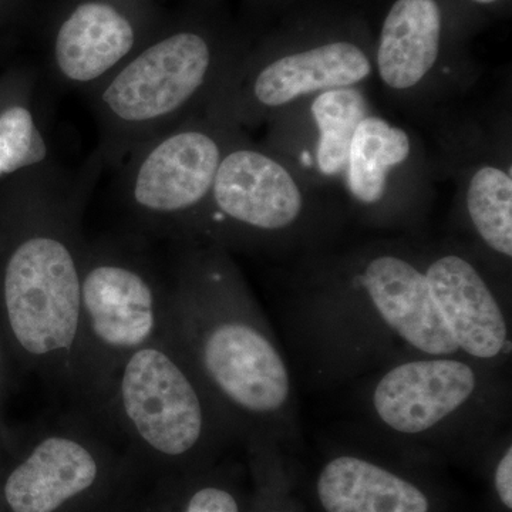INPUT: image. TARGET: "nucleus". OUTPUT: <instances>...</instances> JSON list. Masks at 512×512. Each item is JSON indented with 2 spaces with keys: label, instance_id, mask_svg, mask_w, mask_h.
Returning <instances> with one entry per match:
<instances>
[{
  "label": "nucleus",
  "instance_id": "obj_1",
  "mask_svg": "<svg viewBox=\"0 0 512 512\" xmlns=\"http://www.w3.org/2000/svg\"><path fill=\"white\" fill-rule=\"evenodd\" d=\"M165 285V335L234 439L279 444L295 406L291 370L229 252L178 242Z\"/></svg>",
  "mask_w": 512,
  "mask_h": 512
},
{
  "label": "nucleus",
  "instance_id": "obj_2",
  "mask_svg": "<svg viewBox=\"0 0 512 512\" xmlns=\"http://www.w3.org/2000/svg\"><path fill=\"white\" fill-rule=\"evenodd\" d=\"M86 181L55 165L30 190L0 247V328L19 365L77 397Z\"/></svg>",
  "mask_w": 512,
  "mask_h": 512
},
{
  "label": "nucleus",
  "instance_id": "obj_3",
  "mask_svg": "<svg viewBox=\"0 0 512 512\" xmlns=\"http://www.w3.org/2000/svg\"><path fill=\"white\" fill-rule=\"evenodd\" d=\"M309 318L322 346L346 367L461 356L431 295L423 256L407 245H366L320 269Z\"/></svg>",
  "mask_w": 512,
  "mask_h": 512
},
{
  "label": "nucleus",
  "instance_id": "obj_4",
  "mask_svg": "<svg viewBox=\"0 0 512 512\" xmlns=\"http://www.w3.org/2000/svg\"><path fill=\"white\" fill-rule=\"evenodd\" d=\"M156 478L220 463L231 430L177 346L165 335L121 362L87 412Z\"/></svg>",
  "mask_w": 512,
  "mask_h": 512
},
{
  "label": "nucleus",
  "instance_id": "obj_5",
  "mask_svg": "<svg viewBox=\"0 0 512 512\" xmlns=\"http://www.w3.org/2000/svg\"><path fill=\"white\" fill-rule=\"evenodd\" d=\"M495 367L461 356H416L383 367L367 392L377 426L410 463L476 457L500 419Z\"/></svg>",
  "mask_w": 512,
  "mask_h": 512
},
{
  "label": "nucleus",
  "instance_id": "obj_6",
  "mask_svg": "<svg viewBox=\"0 0 512 512\" xmlns=\"http://www.w3.org/2000/svg\"><path fill=\"white\" fill-rule=\"evenodd\" d=\"M232 64L197 30L141 46L89 93L101 160L119 164L148 138L204 110Z\"/></svg>",
  "mask_w": 512,
  "mask_h": 512
},
{
  "label": "nucleus",
  "instance_id": "obj_7",
  "mask_svg": "<svg viewBox=\"0 0 512 512\" xmlns=\"http://www.w3.org/2000/svg\"><path fill=\"white\" fill-rule=\"evenodd\" d=\"M138 234L87 241L77 397L87 412L126 357L164 332L165 278Z\"/></svg>",
  "mask_w": 512,
  "mask_h": 512
},
{
  "label": "nucleus",
  "instance_id": "obj_8",
  "mask_svg": "<svg viewBox=\"0 0 512 512\" xmlns=\"http://www.w3.org/2000/svg\"><path fill=\"white\" fill-rule=\"evenodd\" d=\"M89 414L36 431L0 480V512H133L143 471Z\"/></svg>",
  "mask_w": 512,
  "mask_h": 512
},
{
  "label": "nucleus",
  "instance_id": "obj_9",
  "mask_svg": "<svg viewBox=\"0 0 512 512\" xmlns=\"http://www.w3.org/2000/svg\"><path fill=\"white\" fill-rule=\"evenodd\" d=\"M241 130L204 109L134 148L121 161L119 194L136 234L192 241L222 157Z\"/></svg>",
  "mask_w": 512,
  "mask_h": 512
},
{
  "label": "nucleus",
  "instance_id": "obj_10",
  "mask_svg": "<svg viewBox=\"0 0 512 512\" xmlns=\"http://www.w3.org/2000/svg\"><path fill=\"white\" fill-rule=\"evenodd\" d=\"M295 170L239 131L222 157L210 201L190 242L231 249H275L305 238L320 204Z\"/></svg>",
  "mask_w": 512,
  "mask_h": 512
},
{
  "label": "nucleus",
  "instance_id": "obj_11",
  "mask_svg": "<svg viewBox=\"0 0 512 512\" xmlns=\"http://www.w3.org/2000/svg\"><path fill=\"white\" fill-rule=\"evenodd\" d=\"M375 74L372 53L355 40L330 39L234 62L205 110L244 128L268 124L306 97L365 86Z\"/></svg>",
  "mask_w": 512,
  "mask_h": 512
},
{
  "label": "nucleus",
  "instance_id": "obj_12",
  "mask_svg": "<svg viewBox=\"0 0 512 512\" xmlns=\"http://www.w3.org/2000/svg\"><path fill=\"white\" fill-rule=\"evenodd\" d=\"M340 185L367 224L413 225L429 201L426 151L409 128L370 111L356 128Z\"/></svg>",
  "mask_w": 512,
  "mask_h": 512
},
{
  "label": "nucleus",
  "instance_id": "obj_13",
  "mask_svg": "<svg viewBox=\"0 0 512 512\" xmlns=\"http://www.w3.org/2000/svg\"><path fill=\"white\" fill-rule=\"evenodd\" d=\"M370 111L365 86L313 94L269 121L264 146L315 190L339 185L356 128Z\"/></svg>",
  "mask_w": 512,
  "mask_h": 512
},
{
  "label": "nucleus",
  "instance_id": "obj_14",
  "mask_svg": "<svg viewBox=\"0 0 512 512\" xmlns=\"http://www.w3.org/2000/svg\"><path fill=\"white\" fill-rule=\"evenodd\" d=\"M421 467L340 451L316 468L309 500L316 512H456L450 493Z\"/></svg>",
  "mask_w": 512,
  "mask_h": 512
},
{
  "label": "nucleus",
  "instance_id": "obj_15",
  "mask_svg": "<svg viewBox=\"0 0 512 512\" xmlns=\"http://www.w3.org/2000/svg\"><path fill=\"white\" fill-rule=\"evenodd\" d=\"M434 302L461 356L495 367L510 355V319L473 252L440 247L421 252Z\"/></svg>",
  "mask_w": 512,
  "mask_h": 512
},
{
  "label": "nucleus",
  "instance_id": "obj_16",
  "mask_svg": "<svg viewBox=\"0 0 512 512\" xmlns=\"http://www.w3.org/2000/svg\"><path fill=\"white\" fill-rule=\"evenodd\" d=\"M443 33L439 0H396L390 6L373 64L394 99L431 103L471 83L444 63Z\"/></svg>",
  "mask_w": 512,
  "mask_h": 512
},
{
  "label": "nucleus",
  "instance_id": "obj_17",
  "mask_svg": "<svg viewBox=\"0 0 512 512\" xmlns=\"http://www.w3.org/2000/svg\"><path fill=\"white\" fill-rule=\"evenodd\" d=\"M138 30L123 10L106 0H86L57 29L52 82L89 94L137 52Z\"/></svg>",
  "mask_w": 512,
  "mask_h": 512
},
{
  "label": "nucleus",
  "instance_id": "obj_18",
  "mask_svg": "<svg viewBox=\"0 0 512 512\" xmlns=\"http://www.w3.org/2000/svg\"><path fill=\"white\" fill-rule=\"evenodd\" d=\"M461 212L488 258L503 266L512 259V170L507 153L477 151L461 167Z\"/></svg>",
  "mask_w": 512,
  "mask_h": 512
},
{
  "label": "nucleus",
  "instance_id": "obj_19",
  "mask_svg": "<svg viewBox=\"0 0 512 512\" xmlns=\"http://www.w3.org/2000/svg\"><path fill=\"white\" fill-rule=\"evenodd\" d=\"M248 471L214 464L204 470L157 478L153 490L133 512H249Z\"/></svg>",
  "mask_w": 512,
  "mask_h": 512
},
{
  "label": "nucleus",
  "instance_id": "obj_20",
  "mask_svg": "<svg viewBox=\"0 0 512 512\" xmlns=\"http://www.w3.org/2000/svg\"><path fill=\"white\" fill-rule=\"evenodd\" d=\"M49 127L28 101L0 110V178L52 165Z\"/></svg>",
  "mask_w": 512,
  "mask_h": 512
},
{
  "label": "nucleus",
  "instance_id": "obj_21",
  "mask_svg": "<svg viewBox=\"0 0 512 512\" xmlns=\"http://www.w3.org/2000/svg\"><path fill=\"white\" fill-rule=\"evenodd\" d=\"M248 476L251 483V511L303 512L296 494V478L278 443L271 440L245 441Z\"/></svg>",
  "mask_w": 512,
  "mask_h": 512
},
{
  "label": "nucleus",
  "instance_id": "obj_22",
  "mask_svg": "<svg viewBox=\"0 0 512 512\" xmlns=\"http://www.w3.org/2000/svg\"><path fill=\"white\" fill-rule=\"evenodd\" d=\"M488 484L495 511L512 512V446L504 443L491 458L488 466Z\"/></svg>",
  "mask_w": 512,
  "mask_h": 512
},
{
  "label": "nucleus",
  "instance_id": "obj_23",
  "mask_svg": "<svg viewBox=\"0 0 512 512\" xmlns=\"http://www.w3.org/2000/svg\"><path fill=\"white\" fill-rule=\"evenodd\" d=\"M13 360H15V356H13L12 350H10L5 333H3L2 328H0V390L3 389L6 380H8L10 363H12Z\"/></svg>",
  "mask_w": 512,
  "mask_h": 512
},
{
  "label": "nucleus",
  "instance_id": "obj_24",
  "mask_svg": "<svg viewBox=\"0 0 512 512\" xmlns=\"http://www.w3.org/2000/svg\"><path fill=\"white\" fill-rule=\"evenodd\" d=\"M471 2L477 3V5L490 6L500 2V0H471Z\"/></svg>",
  "mask_w": 512,
  "mask_h": 512
},
{
  "label": "nucleus",
  "instance_id": "obj_25",
  "mask_svg": "<svg viewBox=\"0 0 512 512\" xmlns=\"http://www.w3.org/2000/svg\"><path fill=\"white\" fill-rule=\"evenodd\" d=\"M2 437H3V431H2V427H0V440H2Z\"/></svg>",
  "mask_w": 512,
  "mask_h": 512
}]
</instances>
